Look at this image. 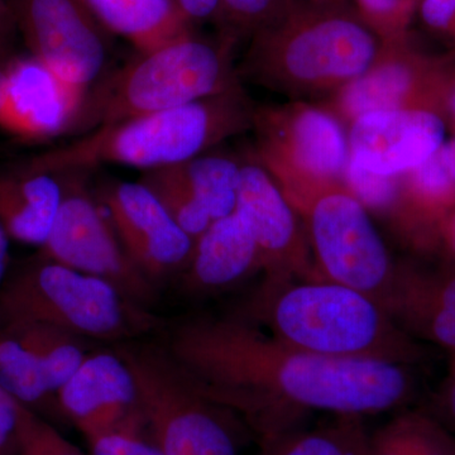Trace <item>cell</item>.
<instances>
[{
    "label": "cell",
    "instance_id": "cell-14",
    "mask_svg": "<svg viewBox=\"0 0 455 455\" xmlns=\"http://www.w3.org/2000/svg\"><path fill=\"white\" fill-rule=\"evenodd\" d=\"M55 326L18 323L0 328V386L36 414L57 415L59 391L97 348Z\"/></svg>",
    "mask_w": 455,
    "mask_h": 455
},
{
    "label": "cell",
    "instance_id": "cell-8",
    "mask_svg": "<svg viewBox=\"0 0 455 455\" xmlns=\"http://www.w3.org/2000/svg\"><path fill=\"white\" fill-rule=\"evenodd\" d=\"M290 204L304 223L319 277L357 290L387 310L397 266L347 185H326Z\"/></svg>",
    "mask_w": 455,
    "mask_h": 455
},
{
    "label": "cell",
    "instance_id": "cell-3",
    "mask_svg": "<svg viewBox=\"0 0 455 455\" xmlns=\"http://www.w3.org/2000/svg\"><path fill=\"white\" fill-rule=\"evenodd\" d=\"M287 346L333 358L419 366L429 350L370 296L326 280L260 286L241 314Z\"/></svg>",
    "mask_w": 455,
    "mask_h": 455
},
{
    "label": "cell",
    "instance_id": "cell-16",
    "mask_svg": "<svg viewBox=\"0 0 455 455\" xmlns=\"http://www.w3.org/2000/svg\"><path fill=\"white\" fill-rule=\"evenodd\" d=\"M86 94L35 57H14L0 83V130L28 142L71 133Z\"/></svg>",
    "mask_w": 455,
    "mask_h": 455
},
{
    "label": "cell",
    "instance_id": "cell-20",
    "mask_svg": "<svg viewBox=\"0 0 455 455\" xmlns=\"http://www.w3.org/2000/svg\"><path fill=\"white\" fill-rule=\"evenodd\" d=\"M259 269L262 260L252 232L235 212L212 221L196 239L188 266L180 275L191 291H212L241 283Z\"/></svg>",
    "mask_w": 455,
    "mask_h": 455
},
{
    "label": "cell",
    "instance_id": "cell-13",
    "mask_svg": "<svg viewBox=\"0 0 455 455\" xmlns=\"http://www.w3.org/2000/svg\"><path fill=\"white\" fill-rule=\"evenodd\" d=\"M235 212L259 247L265 274L262 286L322 280L300 215L253 154L242 158Z\"/></svg>",
    "mask_w": 455,
    "mask_h": 455
},
{
    "label": "cell",
    "instance_id": "cell-4",
    "mask_svg": "<svg viewBox=\"0 0 455 455\" xmlns=\"http://www.w3.org/2000/svg\"><path fill=\"white\" fill-rule=\"evenodd\" d=\"M253 114L241 84L214 97L99 127L36 156L31 163L55 173L103 164L163 169L208 154L223 140L252 130Z\"/></svg>",
    "mask_w": 455,
    "mask_h": 455
},
{
    "label": "cell",
    "instance_id": "cell-41",
    "mask_svg": "<svg viewBox=\"0 0 455 455\" xmlns=\"http://www.w3.org/2000/svg\"><path fill=\"white\" fill-rule=\"evenodd\" d=\"M4 68L5 65L0 64V83H2L3 75H4Z\"/></svg>",
    "mask_w": 455,
    "mask_h": 455
},
{
    "label": "cell",
    "instance_id": "cell-12",
    "mask_svg": "<svg viewBox=\"0 0 455 455\" xmlns=\"http://www.w3.org/2000/svg\"><path fill=\"white\" fill-rule=\"evenodd\" d=\"M31 56L89 92L109 57L110 33L83 0H8Z\"/></svg>",
    "mask_w": 455,
    "mask_h": 455
},
{
    "label": "cell",
    "instance_id": "cell-9",
    "mask_svg": "<svg viewBox=\"0 0 455 455\" xmlns=\"http://www.w3.org/2000/svg\"><path fill=\"white\" fill-rule=\"evenodd\" d=\"M252 131L254 157L289 202L344 182L350 158L348 130L322 104L289 100L254 107Z\"/></svg>",
    "mask_w": 455,
    "mask_h": 455
},
{
    "label": "cell",
    "instance_id": "cell-18",
    "mask_svg": "<svg viewBox=\"0 0 455 455\" xmlns=\"http://www.w3.org/2000/svg\"><path fill=\"white\" fill-rule=\"evenodd\" d=\"M447 133L442 116L427 110L364 114L348 127L350 160L379 175H403L430 160Z\"/></svg>",
    "mask_w": 455,
    "mask_h": 455
},
{
    "label": "cell",
    "instance_id": "cell-10",
    "mask_svg": "<svg viewBox=\"0 0 455 455\" xmlns=\"http://www.w3.org/2000/svg\"><path fill=\"white\" fill-rule=\"evenodd\" d=\"M455 80V53H429L411 36L383 42L374 64L322 106L347 130L355 119L379 110H427L443 116Z\"/></svg>",
    "mask_w": 455,
    "mask_h": 455
},
{
    "label": "cell",
    "instance_id": "cell-19",
    "mask_svg": "<svg viewBox=\"0 0 455 455\" xmlns=\"http://www.w3.org/2000/svg\"><path fill=\"white\" fill-rule=\"evenodd\" d=\"M387 311L416 340L455 355V266L431 271L398 265Z\"/></svg>",
    "mask_w": 455,
    "mask_h": 455
},
{
    "label": "cell",
    "instance_id": "cell-27",
    "mask_svg": "<svg viewBox=\"0 0 455 455\" xmlns=\"http://www.w3.org/2000/svg\"><path fill=\"white\" fill-rule=\"evenodd\" d=\"M420 0H355V9L383 42L405 37Z\"/></svg>",
    "mask_w": 455,
    "mask_h": 455
},
{
    "label": "cell",
    "instance_id": "cell-5",
    "mask_svg": "<svg viewBox=\"0 0 455 455\" xmlns=\"http://www.w3.org/2000/svg\"><path fill=\"white\" fill-rule=\"evenodd\" d=\"M236 44L227 32L215 40L194 32L140 53L88 92L74 133L185 106L241 85L235 65Z\"/></svg>",
    "mask_w": 455,
    "mask_h": 455
},
{
    "label": "cell",
    "instance_id": "cell-31",
    "mask_svg": "<svg viewBox=\"0 0 455 455\" xmlns=\"http://www.w3.org/2000/svg\"><path fill=\"white\" fill-rule=\"evenodd\" d=\"M92 455H164L143 430H113L86 438Z\"/></svg>",
    "mask_w": 455,
    "mask_h": 455
},
{
    "label": "cell",
    "instance_id": "cell-26",
    "mask_svg": "<svg viewBox=\"0 0 455 455\" xmlns=\"http://www.w3.org/2000/svg\"><path fill=\"white\" fill-rule=\"evenodd\" d=\"M140 182L157 197L172 220L194 241L214 221L187 182L171 167L145 171Z\"/></svg>",
    "mask_w": 455,
    "mask_h": 455
},
{
    "label": "cell",
    "instance_id": "cell-37",
    "mask_svg": "<svg viewBox=\"0 0 455 455\" xmlns=\"http://www.w3.org/2000/svg\"><path fill=\"white\" fill-rule=\"evenodd\" d=\"M438 251L444 253L455 265V211L440 226L436 252Z\"/></svg>",
    "mask_w": 455,
    "mask_h": 455
},
{
    "label": "cell",
    "instance_id": "cell-25",
    "mask_svg": "<svg viewBox=\"0 0 455 455\" xmlns=\"http://www.w3.org/2000/svg\"><path fill=\"white\" fill-rule=\"evenodd\" d=\"M363 419L335 416L313 430H296L266 445L263 455H370Z\"/></svg>",
    "mask_w": 455,
    "mask_h": 455
},
{
    "label": "cell",
    "instance_id": "cell-29",
    "mask_svg": "<svg viewBox=\"0 0 455 455\" xmlns=\"http://www.w3.org/2000/svg\"><path fill=\"white\" fill-rule=\"evenodd\" d=\"M18 455H86L64 438L47 419L20 405Z\"/></svg>",
    "mask_w": 455,
    "mask_h": 455
},
{
    "label": "cell",
    "instance_id": "cell-39",
    "mask_svg": "<svg viewBox=\"0 0 455 455\" xmlns=\"http://www.w3.org/2000/svg\"><path fill=\"white\" fill-rule=\"evenodd\" d=\"M442 118L447 125V130L451 132V136L455 137V80L451 90H449Z\"/></svg>",
    "mask_w": 455,
    "mask_h": 455
},
{
    "label": "cell",
    "instance_id": "cell-21",
    "mask_svg": "<svg viewBox=\"0 0 455 455\" xmlns=\"http://www.w3.org/2000/svg\"><path fill=\"white\" fill-rule=\"evenodd\" d=\"M64 196L60 173L35 166L29 161L16 171L0 175V226L9 238L42 247Z\"/></svg>",
    "mask_w": 455,
    "mask_h": 455
},
{
    "label": "cell",
    "instance_id": "cell-1",
    "mask_svg": "<svg viewBox=\"0 0 455 455\" xmlns=\"http://www.w3.org/2000/svg\"><path fill=\"white\" fill-rule=\"evenodd\" d=\"M164 349L191 383L244 419L263 447L314 411L364 416L418 397L416 366L333 358L293 348L247 317H196L173 326Z\"/></svg>",
    "mask_w": 455,
    "mask_h": 455
},
{
    "label": "cell",
    "instance_id": "cell-32",
    "mask_svg": "<svg viewBox=\"0 0 455 455\" xmlns=\"http://www.w3.org/2000/svg\"><path fill=\"white\" fill-rule=\"evenodd\" d=\"M416 14L424 28L455 53V0H420Z\"/></svg>",
    "mask_w": 455,
    "mask_h": 455
},
{
    "label": "cell",
    "instance_id": "cell-24",
    "mask_svg": "<svg viewBox=\"0 0 455 455\" xmlns=\"http://www.w3.org/2000/svg\"><path fill=\"white\" fill-rule=\"evenodd\" d=\"M242 158L204 154L169 166L187 182L212 220L233 214L236 208Z\"/></svg>",
    "mask_w": 455,
    "mask_h": 455
},
{
    "label": "cell",
    "instance_id": "cell-11",
    "mask_svg": "<svg viewBox=\"0 0 455 455\" xmlns=\"http://www.w3.org/2000/svg\"><path fill=\"white\" fill-rule=\"evenodd\" d=\"M64 196L41 256L83 274L107 280L132 300L148 307L155 301L156 287L136 267L116 230L90 196L80 178L60 172Z\"/></svg>",
    "mask_w": 455,
    "mask_h": 455
},
{
    "label": "cell",
    "instance_id": "cell-23",
    "mask_svg": "<svg viewBox=\"0 0 455 455\" xmlns=\"http://www.w3.org/2000/svg\"><path fill=\"white\" fill-rule=\"evenodd\" d=\"M370 455H455V435L427 409H403L368 436Z\"/></svg>",
    "mask_w": 455,
    "mask_h": 455
},
{
    "label": "cell",
    "instance_id": "cell-30",
    "mask_svg": "<svg viewBox=\"0 0 455 455\" xmlns=\"http://www.w3.org/2000/svg\"><path fill=\"white\" fill-rule=\"evenodd\" d=\"M284 0H221V32L236 40L250 38L268 23L283 7Z\"/></svg>",
    "mask_w": 455,
    "mask_h": 455
},
{
    "label": "cell",
    "instance_id": "cell-40",
    "mask_svg": "<svg viewBox=\"0 0 455 455\" xmlns=\"http://www.w3.org/2000/svg\"><path fill=\"white\" fill-rule=\"evenodd\" d=\"M9 236L0 226V286L9 271Z\"/></svg>",
    "mask_w": 455,
    "mask_h": 455
},
{
    "label": "cell",
    "instance_id": "cell-7",
    "mask_svg": "<svg viewBox=\"0 0 455 455\" xmlns=\"http://www.w3.org/2000/svg\"><path fill=\"white\" fill-rule=\"evenodd\" d=\"M114 344L139 388L146 431L164 455H238L228 411L204 396L164 347Z\"/></svg>",
    "mask_w": 455,
    "mask_h": 455
},
{
    "label": "cell",
    "instance_id": "cell-17",
    "mask_svg": "<svg viewBox=\"0 0 455 455\" xmlns=\"http://www.w3.org/2000/svg\"><path fill=\"white\" fill-rule=\"evenodd\" d=\"M57 414L84 438L113 430H145L140 394L130 367L112 348H95L56 398Z\"/></svg>",
    "mask_w": 455,
    "mask_h": 455
},
{
    "label": "cell",
    "instance_id": "cell-22",
    "mask_svg": "<svg viewBox=\"0 0 455 455\" xmlns=\"http://www.w3.org/2000/svg\"><path fill=\"white\" fill-rule=\"evenodd\" d=\"M108 32L148 53L194 33L171 0H83Z\"/></svg>",
    "mask_w": 455,
    "mask_h": 455
},
{
    "label": "cell",
    "instance_id": "cell-2",
    "mask_svg": "<svg viewBox=\"0 0 455 455\" xmlns=\"http://www.w3.org/2000/svg\"><path fill=\"white\" fill-rule=\"evenodd\" d=\"M383 41L355 4L284 0L250 37L236 74L289 100H326L366 73Z\"/></svg>",
    "mask_w": 455,
    "mask_h": 455
},
{
    "label": "cell",
    "instance_id": "cell-6",
    "mask_svg": "<svg viewBox=\"0 0 455 455\" xmlns=\"http://www.w3.org/2000/svg\"><path fill=\"white\" fill-rule=\"evenodd\" d=\"M18 323L110 344L139 340L164 326L161 317L113 283L40 253L9 269L0 286V328Z\"/></svg>",
    "mask_w": 455,
    "mask_h": 455
},
{
    "label": "cell",
    "instance_id": "cell-34",
    "mask_svg": "<svg viewBox=\"0 0 455 455\" xmlns=\"http://www.w3.org/2000/svg\"><path fill=\"white\" fill-rule=\"evenodd\" d=\"M20 403L0 386V455H18Z\"/></svg>",
    "mask_w": 455,
    "mask_h": 455
},
{
    "label": "cell",
    "instance_id": "cell-42",
    "mask_svg": "<svg viewBox=\"0 0 455 455\" xmlns=\"http://www.w3.org/2000/svg\"><path fill=\"white\" fill-rule=\"evenodd\" d=\"M311 2H339V0H311Z\"/></svg>",
    "mask_w": 455,
    "mask_h": 455
},
{
    "label": "cell",
    "instance_id": "cell-36",
    "mask_svg": "<svg viewBox=\"0 0 455 455\" xmlns=\"http://www.w3.org/2000/svg\"><path fill=\"white\" fill-rule=\"evenodd\" d=\"M20 31L16 17L8 0H0V64L7 65L14 59Z\"/></svg>",
    "mask_w": 455,
    "mask_h": 455
},
{
    "label": "cell",
    "instance_id": "cell-35",
    "mask_svg": "<svg viewBox=\"0 0 455 455\" xmlns=\"http://www.w3.org/2000/svg\"><path fill=\"white\" fill-rule=\"evenodd\" d=\"M191 26L217 23L221 27V0H171Z\"/></svg>",
    "mask_w": 455,
    "mask_h": 455
},
{
    "label": "cell",
    "instance_id": "cell-15",
    "mask_svg": "<svg viewBox=\"0 0 455 455\" xmlns=\"http://www.w3.org/2000/svg\"><path fill=\"white\" fill-rule=\"evenodd\" d=\"M103 203L125 253L152 283L184 271L196 241L145 185L116 182Z\"/></svg>",
    "mask_w": 455,
    "mask_h": 455
},
{
    "label": "cell",
    "instance_id": "cell-28",
    "mask_svg": "<svg viewBox=\"0 0 455 455\" xmlns=\"http://www.w3.org/2000/svg\"><path fill=\"white\" fill-rule=\"evenodd\" d=\"M344 184L366 206L367 211L387 212L390 215L400 196L401 175L386 176L371 172L349 158Z\"/></svg>",
    "mask_w": 455,
    "mask_h": 455
},
{
    "label": "cell",
    "instance_id": "cell-38",
    "mask_svg": "<svg viewBox=\"0 0 455 455\" xmlns=\"http://www.w3.org/2000/svg\"><path fill=\"white\" fill-rule=\"evenodd\" d=\"M438 156L448 175L455 182V137L445 140L444 145L438 151Z\"/></svg>",
    "mask_w": 455,
    "mask_h": 455
},
{
    "label": "cell",
    "instance_id": "cell-33",
    "mask_svg": "<svg viewBox=\"0 0 455 455\" xmlns=\"http://www.w3.org/2000/svg\"><path fill=\"white\" fill-rule=\"evenodd\" d=\"M427 409L455 435V355H449L447 371Z\"/></svg>",
    "mask_w": 455,
    "mask_h": 455
}]
</instances>
